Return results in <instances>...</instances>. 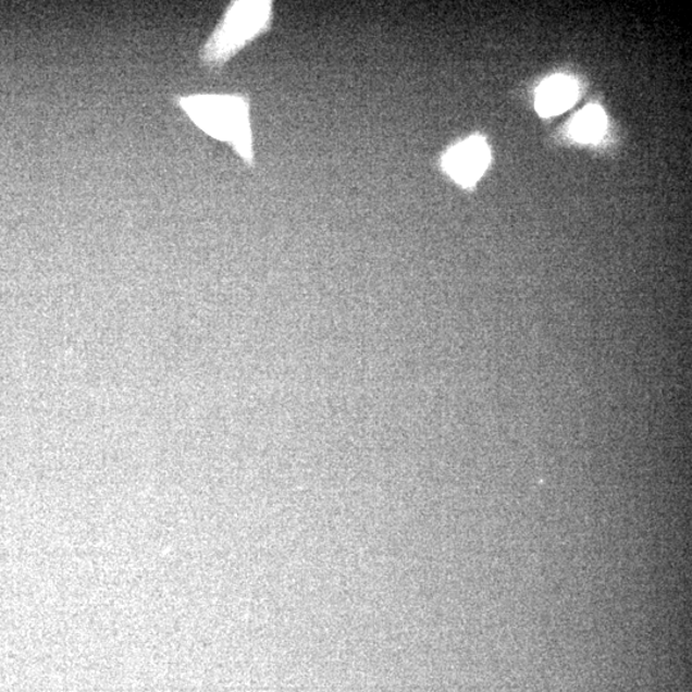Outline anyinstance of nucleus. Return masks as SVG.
<instances>
[{
  "label": "nucleus",
  "mask_w": 692,
  "mask_h": 692,
  "mask_svg": "<svg viewBox=\"0 0 692 692\" xmlns=\"http://www.w3.org/2000/svg\"><path fill=\"white\" fill-rule=\"evenodd\" d=\"M175 103L212 138L226 141L245 163L255 168L249 99L244 96L175 97Z\"/></svg>",
  "instance_id": "1"
},
{
  "label": "nucleus",
  "mask_w": 692,
  "mask_h": 692,
  "mask_svg": "<svg viewBox=\"0 0 692 692\" xmlns=\"http://www.w3.org/2000/svg\"><path fill=\"white\" fill-rule=\"evenodd\" d=\"M490 162L487 144L470 138L453 147L443 158V168L460 185L471 186L484 175Z\"/></svg>",
  "instance_id": "3"
},
{
  "label": "nucleus",
  "mask_w": 692,
  "mask_h": 692,
  "mask_svg": "<svg viewBox=\"0 0 692 692\" xmlns=\"http://www.w3.org/2000/svg\"><path fill=\"white\" fill-rule=\"evenodd\" d=\"M271 13V2H236L231 5L201 52L206 66L221 69L231 57L269 27Z\"/></svg>",
  "instance_id": "2"
},
{
  "label": "nucleus",
  "mask_w": 692,
  "mask_h": 692,
  "mask_svg": "<svg viewBox=\"0 0 692 692\" xmlns=\"http://www.w3.org/2000/svg\"><path fill=\"white\" fill-rule=\"evenodd\" d=\"M577 98V86L571 78L555 76L546 81L537 91L536 110L544 118L568 110Z\"/></svg>",
  "instance_id": "4"
},
{
  "label": "nucleus",
  "mask_w": 692,
  "mask_h": 692,
  "mask_svg": "<svg viewBox=\"0 0 692 692\" xmlns=\"http://www.w3.org/2000/svg\"><path fill=\"white\" fill-rule=\"evenodd\" d=\"M607 120L600 107L590 106L577 115L572 125V135L577 141L590 143L601 138Z\"/></svg>",
  "instance_id": "5"
}]
</instances>
